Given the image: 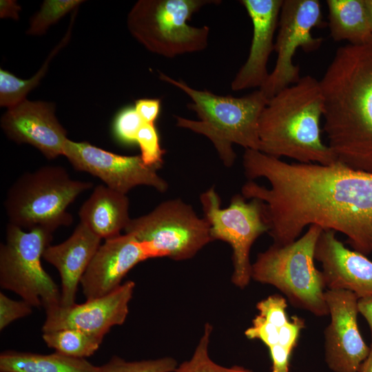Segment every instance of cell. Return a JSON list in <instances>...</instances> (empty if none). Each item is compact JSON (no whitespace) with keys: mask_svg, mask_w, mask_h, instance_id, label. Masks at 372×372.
Returning <instances> with one entry per match:
<instances>
[{"mask_svg":"<svg viewBox=\"0 0 372 372\" xmlns=\"http://www.w3.org/2000/svg\"><path fill=\"white\" fill-rule=\"evenodd\" d=\"M241 188L246 199L263 203L273 244L286 245L310 225L342 233L353 250L372 253V173L336 161L289 163L247 149Z\"/></svg>","mask_w":372,"mask_h":372,"instance_id":"cell-1","label":"cell"},{"mask_svg":"<svg viewBox=\"0 0 372 372\" xmlns=\"http://www.w3.org/2000/svg\"><path fill=\"white\" fill-rule=\"evenodd\" d=\"M320 83L328 146L337 161L372 173V35L340 46Z\"/></svg>","mask_w":372,"mask_h":372,"instance_id":"cell-2","label":"cell"},{"mask_svg":"<svg viewBox=\"0 0 372 372\" xmlns=\"http://www.w3.org/2000/svg\"><path fill=\"white\" fill-rule=\"evenodd\" d=\"M324 97L320 81L311 75L270 98L260 116L259 151L300 163L330 165L336 158L322 139Z\"/></svg>","mask_w":372,"mask_h":372,"instance_id":"cell-3","label":"cell"},{"mask_svg":"<svg viewBox=\"0 0 372 372\" xmlns=\"http://www.w3.org/2000/svg\"><path fill=\"white\" fill-rule=\"evenodd\" d=\"M159 78L190 98L188 108L198 118L195 121L176 116V125L208 138L226 167L235 163L234 144L259 151L258 123L269 101L260 90L240 97L220 96L194 89L163 73Z\"/></svg>","mask_w":372,"mask_h":372,"instance_id":"cell-4","label":"cell"},{"mask_svg":"<svg viewBox=\"0 0 372 372\" xmlns=\"http://www.w3.org/2000/svg\"><path fill=\"white\" fill-rule=\"evenodd\" d=\"M323 229L310 225L286 245L273 244L251 264V279L278 289L295 307L322 317L329 315L322 271L315 265L317 242Z\"/></svg>","mask_w":372,"mask_h":372,"instance_id":"cell-5","label":"cell"},{"mask_svg":"<svg viewBox=\"0 0 372 372\" xmlns=\"http://www.w3.org/2000/svg\"><path fill=\"white\" fill-rule=\"evenodd\" d=\"M92 187L72 179L61 166H44L21 175L10 187L4 203L9 223L22 229L41 227L54 231L72 223L68 207Z\"/></svg>","mask_w":372,"mask_h":372,"instance_id":"cell-6","label":"cell"},{"mask_svg":"<svg viewBox=\"0 0 372 372\" xmlns=\"http://www.w3.org/2000/svg\"><path fill=\"white\" fill-rule=\"evenodd\" d=\"M218 0H140L131 9L127 27L131 34L147 50L174 58L205 50L209 28L194 27L187 21L192 15Z\"/></svg>","mask_w":372,"mask_h":372,"instance_id":"cell-7","label":"cell"},{"mask_svg":"<svg viewBox=\"0 0 372 372\" xmlns=\"http://www.w3.org/2000/svg\"><path fill=\"white\" fill-rule=\"evenodd\" d=\"M53 231L37 227L28 231L8 223L0 247V285L32 307L45 309L61 304V292L41 265Z\"/></svg>","mask_w":372,"mask_h":372,"instance_id":"cell-8","label":"cell"},{"mask_svg":"<svg viewBox=\"0 0 372 372\" xmlns=\"http://www.w3.org/2000/svg\"><path fill=\"white\" fill-rule=\"evenodd\" d=\"M125 231L141 242L149 258L187 260L213 241L206 219L179 198L162 202L149 213L131 218Z\"/></svg>","mask_w":372,"mask_h":372,"instance_id":"cell-9","label":"cell"},{"mask_svg":"<svg viewBox=\"0 0 372 372\" xmlns=\"http://www.w3.org/2000/svg\"><path fill=\"white\" fill-rule=\"evenodd\" d=\"M200 200L213 240H220L231 247L232 283L240 289L245 288L251 279V247L260 236L269 231L263 203L255 198L247 202L242 194H236L227 207L221 208V200L214 187L202 193Z\"/></svg>","mask_w":372,"mask_h":372,"instance_id":"cell-10","label":"cell"},{"mask_svg":"<svg viewBox=\"0 0 372 372\" xmlns=\"http://www.w3.org/2000/svg\"><path fill=\"white\" fill-rule=\"evenodd\" d=\"M326 25L318 0L283 1L274 43L277 60L274 68L259 89L268 99L298 82L301 78L300 68L293 64V56L298 48L306 52L318 50L322 39L313 37L311 30Z\"/></svg>","mask_w":372,"mask_h":372,"instance_id":"cell-11","label":"cell"},{"mask_svg":"<svg viewBox=\"0 0 372 372\" xmlns=\"http://www.w3.org/2000/svg\"><path fill=\"white\" fill-rule=\"evenodd\" d=\"M63 155L75 169L98 177L109 188L124 194L139 185L152 187L160 192L168 189L167 183L158 174V169L145 165L140 156L119 155L87 142L68 138Z\"/></svg>","mask_w":372,"mask_h":372,"instance_id":"cell-12","label":"cell"},{"mask_svg":"<svg viewBox=\"0 0 372 372\" xmlns=\"http://www.w3.org/2000/svg\"><path fill=\"white\" fill-rule=\"evenodd\" d=\"M359 298L344 289H326L330 322L324 331V360L333 372H359L368 346L360 331Z\"/></svg>","mask_w":372,"mask_h":372,"instance_id":"cell-13","label":"cell"},{"mask_svg":"<svg viewBox=\"0 0 372 372\" xmlns=\"http://www.w3.org/2000/svg\"><path fill=\"white\" fill-rule=\"evenodd\" d=\"M134 288L135 283L129 280L102 297L45 309L42 332L72 329L103 340L112 327L125 321Z\"/></svg>","mask_w":372,"mask_h":372,"instance_id":"cell-14","label":"cell"},{"mask_svg":"<svg viewBox=\"0 0 372 372\" xmlns=\"http://www.w3.org/2000/svg\"><path fill=\"white\" fill-rule=\"evenodd\" d=\"M1 127L10 139L32 145L48 159L63 155L67 132L56 118L52 103L25 99L8 108Z\"/></svg>","mask_w":372,"mask_h":372,"instance_id":"cell-15","label":"cell"},{"mask_svg":"<svg viewBox=\"0 0 372 372\" xmlns=\"http://www.w3.org/2000/svg\"><path fill=\"white\" fill-rule=\"evenodd\" d=\"M149 259L143 245L130 234L105 240L84 273L80 284L86 299L105 296L120 285L137 264Z\"/></svg>","mask_w":372,"mask_h":372,"instance_id":"cell-16","label":"cell"},{"mask_svg":"<svg viewBox=\"0 0 372 372\" xmlns=\"http://www.w3.org/2000/svg\"><path fill=\"white\" fill-rule=\"evenodd\" d=\"M315 259L320 262L327 289H344L359 298L372 296V261L344 246L332 230H323Z\"/></svg>","mask_w":372,"mask_h":372,"instance_id":"cell-17","label":"cell"},{"mask_svg":"<svg viewBox=\"0 0 372 372\" xmlns=\"http://www.w3.org/2000/svg\"><path fill=\"white\" fill-rule=\"evenodd\" d=\"M282 0H241L253 25L249 55L231 83L234 91L259 87L268 78L267 63L274 50L273 37Z\"/></svg>","mask_w":372,"mask_h":372,"instance_id":"cell-18","label":"cell"},{"mask_svg":"<svg viewBox=\"0 0 372 372\" xmlns=\"http://www.w3.org/2000/svg\"><path fill=\"white\" fill-rule=\"evenodd\" d=\"M101 238L85 225L79 223L72 235L63 242L49 245L43 258L55 267L61 281V304H75L78 285L101 246Z\"/></svg>","mask_w":372,"mask_h":372,"instance_id":"cell-19","label":"cell"},{"mask_svg":"<svg viewBox=\"0 0 372 372\" xmlns=\"http://www.w3.org/2000/svg\"><path fill=\"white\" fill-rule=\"evenodd\" d=\"M129 205L126 194L99 185L79 209L80 223L101 239L115 238L131 220Z\"/></svg>","mask_w":372,"mask_h":372,"instance_id":"cell-20","label":"cell"},{"mask_svg":"<svg viewBox=\"0 0 372 372\" xmlns=\"http://www.w3.org/2000/svg\"><path fill=\"white\" fill-rule=\"evenodd\" d=\"M96 369L85 358L56 351L44 355L8 350L0 354V372H96Z\"/></svg>","mask_w":372,"mask_h":372,"instance_id":"cell-21","label":"cell"},{"mask_svg":"<svg viewBox=\"0 0 372 372\" xmlns=\"http://www.w3.org/2000/svg\"><path fill=\"white\" fill-rule=\"evenodd\" d=\"M330 35L335 41L365 42L371 35L364 0H327Z\"/></svg>","mask_w":372,"mask_h":372,"instance_id":"cell-22","label":"cell"},{"mask_svg":"<svg viewBox=\"0 0 372 372\" xmlns=\"http://www.w3.org/2000/svg\"><path fill=\"white\" fill-rule=\"evenodd\" d=\"M42 338L49 348L63 355L85 358L93 355L103 340L81 331L65 329L43 332Z\"/></svg>","mask_w":372,"mask_h":372,"instance_id":"cell-23","label":"cell"},{"mask_svg":"<svg viewBox=\"0 0 372 372\" xmlns=\"http://www.w3.org/2000/svg\"><path fill=\"white\" fill-rule=\"evenodd\" d=\"M70 30L68 32L64 39L61 41L53 52L50 54L42 68L31 79L23 80L17 78L10 72L0 70V105L10 108L24 101L27 94L35 87L44 76L48 64L54 54L68 41Z\"/></svg>","mask_w":372,"mask_h":372,"instance_id":"cell-24","label":"cell"},{"mask_svg":"<svg viewBox=\"0 0 372 372\" xmlns=\"http://www.w3.org/2000/svg\"><path fill=\"white\" fill-rule=\"evenodd\" d=\"M212 329L209 323L205 324L203 333L192 358L177 366L174 372H254L240 365L224 366L211 359L209 344Z\"/></svg>","mask_w":372,"mask_h":372,"instance_id":"cell-25","label":"cell"},{"mask_svg":"<svg viewBox=\"0 0 372 372\" xmlns=\"http://www.w3.org/2000/svg\"><path fill=\"white\" fill-rule=\"evenodd\" d=\"M83 1L45 0L39 11L31 19L27 34L41 35L50 25L57 22L67 13L76 8Z\"/></svg>","mask_w":372,"mask_h":372,"instance_id":"cell-26","label":"cell"},{"mask_svg":"<svg viewBox=\"0 0 372 372\" xmlns=\"http://www.w3.org/2000/svg\"><path fill=\"white\" fill-rule=\"evenodd\" d=\"M177 366L176 360L171 357L127 362L114 356L107 363L97 366L96 372H174Z\"/></svg>","mask_w":372,"mask_h":372,"instance_id":"cell-27","label":"cell"},{"mask_svg":"<svg viewBox=\"0 0 372 372\" xmlns=\"http://www.w3.org/2000/svg\"><path fill=\"white\" fill-rule=\"evenodd\" d=\"M136 143L141 149V158L145 165L158 169L163 163L165 150L161 147L159 136L154 124L143 123L139 129Z\"/></svg>","mask_w":372,"mask_h":372,"instance_id":"cell-28","label":"cell"},{"mask_svg":"<svg viewBox=\"0 0 372 372\" xmlns=\"http://www.w3.org/2000/svg\"><path fill=\"white\" fill-rule=\"evenodd\" d=\"M143 121L134 107H128L121 111L115 118L114 131L117 138L123 143H136V134Z\"/></svg>","mask_w":372,"mask_h":372,"instance_id":"cell-29","label":"cell"},{"mask_svg":"<svg viewBox=\"0 0 372 372\" xmlns=\"http://www.w3.org/2000/svg\"><path fill=\"white\" fill-rule=\"evenodd\" d=\"M282 327L269 322L258 314L252 320L251 325L245 331V335L249 340H260L269 349L278 345Z\"/></svg>","mask_w":372,"mask_h":372,"instance_id":"cell-30","label":"cell"},{"mask_svg":"<svg viewBox=\"0 0 372 372\" xmlns=\"http://www.w3.org/2000/svg\"><path fill=\"white\" fill-rule=\"evenodd\" d=\"M32 312V306L22 300L17 301L0 293V329L3 330L13 321Z\"/></svg>","mask_w":372,"mask_h":372,"instance_id":"cell-31","label":"cell"},{"mask_svg":"<svg viewBox=\"0 0 372 372\" xmlns=\"http://www.w3.org/2000/svg\"><path fill=\"white\" fill-rule=\"evenodd\" d=\"M134 108L143 122L154 124L161 109L159 99H138L135 102Z\"/></svg>","mask_w":372,"mask_h":372,"instance_id":"cell-32","label":"cell"},{"mask_svg":"<svg viewBox=\"0 0 372 372\" xmlns=\"http://www.w3.org/2000/svg\"><path fill=\"white\" fill-rule=\"evenodd\" d=\"M21 10V6L16 1L1 0L0 1L1 18L10 17L18 20L19 18V12Z\"/></svg>","mask_w":372,"mask_h":372,"instance_id":"cell-33","label":"cell"},{"mask_svg":"<svg viewBox=\"0 0 372 372\" xmlns=\"http://www.w3.org/2000/svg\"><path fill=\"white\" fill-rule=\"evenodd\" d=\"M358 310L366 320L371 334L372 344V296H366L358 299Z\"/></svg>","mask_w":372,"mask_h":372,"instance_id":"cell-34","label":"cell"},{"mask_svg":"<svg viewBox=\"0 0 372 372\" xmlns=\"http://www.w3.org/2000/svg\"><path fill=\"white\" fill-rule=\"evenodd\" d=\"M359 372H372V344L370 345L367 357L361 364Z\"/></svg>","mask_w":372,"mask_h":372,"instance_id":"cell-35","label":"cell"},{"mask_svg":"<svg viewBox=\"0 0 372 372\" xmlns=\"http://www.w3.org/2000/svg\"><path fill=\"white\" fill-rule=\"evenodd\" d=\"M372 30V0H364Z\"/></svg>","mask_w":372,"mask_h":372,"instance_id":"cell-36","label":"cell"}]
</instances>
